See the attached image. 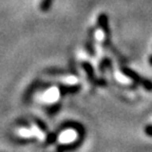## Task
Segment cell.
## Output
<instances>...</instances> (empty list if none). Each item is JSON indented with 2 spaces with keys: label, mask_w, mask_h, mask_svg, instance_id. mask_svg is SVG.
<instances>
[{
  "label": "cell",
  "mask_w": 152,
  "mask_h": 152,
  "mask_svg": "<svg viewBox=\"0 0 152 152\" xmlns=\"http://www.w3.org/2000/svg\"><path fill=\"white\" fill-rule=\"evenodd\" d=\"M97 24L102 30V32L104 33L106 37H111V30H110V26H109V19H108V16L104 14V13H102V14L98 15Z\"/></svg>",
  "instance_id": "obj_2"
},
{
  "label": "cell",
  "mask_w": 152,
  "mask_h": 152,
  "mask_svg": "<svg viewBox=\"0 0 152 152\" xmlns=\"http://www.w3.org/2000/svg\"><path fill=\"white\" fill-rule=\"evenodd\" d=\"M149 64H151V66H152V55H151V56L149 57Z\"/></svg>",
  "instance_id": "obj_7"
},
{
  "label": "cell",
  "mask_w": 152,
  "mask_h": 152,
  "mask_svg": "<svg viewBox=\"0 0 152 152\" xmlns=\"http://www.w3.org/2000/svg\"><path fill=\"white\" fill-rule=\"evenodd\" d=\"M87 50H88V53L90 55H95V50H94V30H91L90 33H89V40L87 42Z\"/></svg>",
  "instance_id": "obj_4"
},
{
  "label": "cell",
  "mask_w": 152,
  "mask_h": 152,
  "mask_svg": "<svg viewBox=\"0 0 152 152\" xmlns=\"http://www.w3.org/2000/svg\"><path fill=\"white\" fill-rule=\"evenodd\" d=\"M52 2H53V0H41L40 10L41 11H43V12L48 11V10L51 7V5H52Z\"/></svg>",
  "instance_id": "obj_6"
},
{
  "label": "cell",
  "mask_w": 152,
  "mask_h": 152,
  "mask_svg": "<svg viewBox=\"0 0 152 152\" xmlns=\"http://www.w3.org/2000/svg\"><path fill=\"white\" fill-rule=\"evenodd\" d=\"M83 66V69L87 71V73H88L89 78H90V80L92 81L93 85L102 86V87H104V86L107 85V83H106V80H104V79H97L96 77H95L93 68H92V66H91L90 64H88V62H85Z\"/></svg>",
  "instance_id": "obj_3"
},
{
  "label": "cell",
  "mask_w": 152,
  "mask_h": 152,
  "mask_svg": "<svg viewBox=\"0 0 152 152\" xmlns=\"http://www.w3.org/2000/svg\"><path fill=\"white\" fill-rule=\"evenodd\" d=\"M111 66H112V60L110 58H104V60L99 64V71L104 73L106 68H111Z\"/></svg>",
  "instance_id": "obj_5"
},
{
  "label": "cell",
  "mask_w": 152,
  "mask_h": 152,
  "mask_svg": "<svg viewBox=\"0 0 152 152\" xmlns=\"http://www.w3.org/2000/svg\"><path fill=\"white\" fill-rule=\"evenodd\" d=\"M121 72L124 74V75L130 78L131 80H133L135 83V85H140L142 87L146 89L147 91H152V81L149 80L147 78H144L140 74H137L135 71H133L132 69H130L129 66H124V64H121V68H119Z\"/></svg>",
  "instance_id": "obj_1"
}]
</instances>
